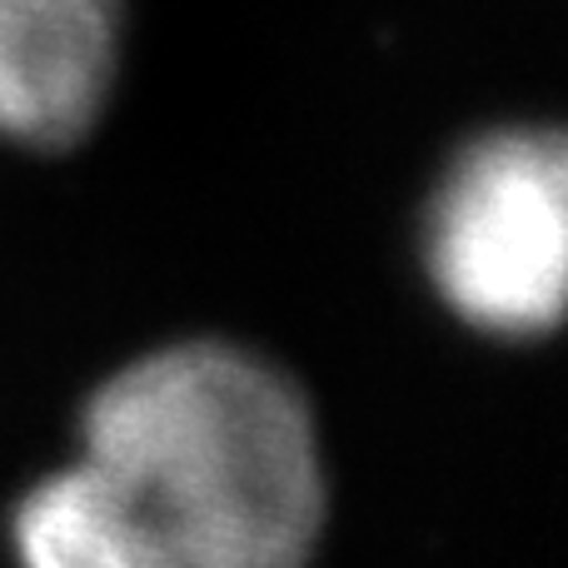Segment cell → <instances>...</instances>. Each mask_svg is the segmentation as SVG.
I'll use <instances>...</instances> for the list:
<instances>
[{
    "mask_svg": "<svg viewBox=\"0 0 568 568\" xmlns=\"http://www.w3.org/2000/svg\"><path fill=\"white\" fill-rule=\"evenodd\" d=\"M130 568H290L329 524V469L300 384L230 339L120 364L80 409Z\"/></svg>",
    "mask_w": 568,
    "mask_h": 568,
    "instance_id": "obj_1",
    "label": "cell"
},
{
    "mask_svg": "<svg viewBox=\"0 0 568 568\" xmlns=\"http://www.w3.org/2000/svg\"><path fill=\"white\" fill-rule=\"evenodd\" d=\"M424 270L459 324L534 339L564 320L568 155L549 125L469 140L424 215Z\"/></svg>",
    "mask_w": 568,
    "mask_h": 568,
    "instance_id": "obj_2",
    "label": "cell"
},
{
    "mask_svg": "<svg viewBox=\"0 0 568 568\" xmlns=\"http://www.w3.org/2000/svg\"><path fill=\"white\" fill-rule=\"evenodd\" d=\"M125 60V0H0V140L70 150L100 125Z\"/></svg>",
    "mask_w": 568,
    "mask_h": 568,
    "instance_id": "obj_3",
    "label": "cell"
}]
</instances>
